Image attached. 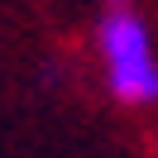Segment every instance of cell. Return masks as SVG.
<instances>
[{
    "mask_svg": "<svg viewBox=\"0 0 158 158\" xmlns=\"http://www.w3.org/2000/svg\"><path fill=\"white\" fill-rule=\"evenodd\" d=\"M91 48H96L101 81L115 106L125 110L158 106V43L134 0H101L96 5Z\"/></svg>",
    "mask_w": 158,
    "mask_h": 158,
    "instance_id": "obj_1",
    "label": "cell"
}]
</instances>
